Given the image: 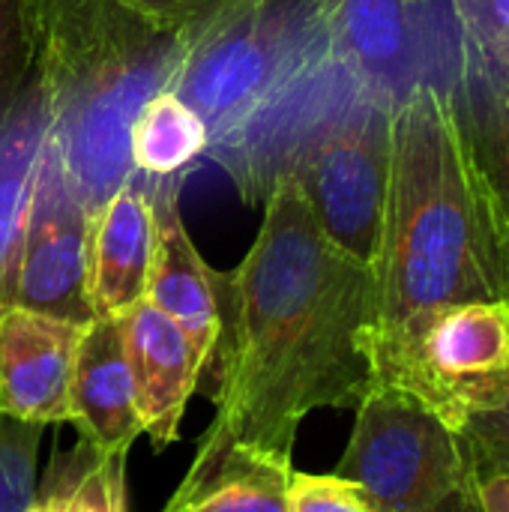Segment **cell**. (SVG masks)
<instances>
[{
	"instance_id": "1",
	"label": "cell",
	"mask_w": 509,
	"mask_h": 512,
	"mask_svg": "<svg viewBox=\"0 0 509 512\" xmlns=\"http://www.w3.org/2000/svg\"><path fill=\"white\" fill-rule=\"evenodd\" d=\"M219 342L198 390L213 420L195 456L246 447L291 459L318 408L354 411L372 390L375 276L318 228L282 174L246 258L216 273Z\"/></svg>"
},
{
	"instance_id": "2",
	"label": "cell",
	"mask_w": 509,
	"mask_h": 512,
	"mask_svg": "<svg viewBox=\"0 0 509 512\" xmlns=\"http://www.w3.org/2000/svg\"><path fill=\"white\" fill-rule=\"evenodd\" d=\"M372 363L432 312L509 300V258L492 195L453 93L417 84L393 111L381 246L372 267Z\"/></svg>"
},
{
	"instance_id": "3",
	"label": "cell",
	"mask_w": 509,
	"mask_h": 512,
	"mask_svg": "<svg viewBox=\"0 0 509 512\" xmlns=\"http://www.w3.org/2000/svg\"><path fill=\"white\" fill-rule=\"evenodd\" d=\"M249 204H264L288 174L324 237L354 261L375 267L390 153L393 108L369 99L330 57L315 63L240 129L210 144Z\"/></svg>"
},
{
	"instance_id": "4",
	"label": "cell",
	"mask_w": 509,
	"mask_h": 512,
	"mask_svg": "<svg viewBox=\"0 0 509 512\" xmlns=\"http://www.w3.org/2000/svg\"><path fill=\"white\" fill-rule=\"evenodd\" d=\"M189 39V27H162L126 0H78L39 42L45 138L90 213L132 177V120L168 87Z\"/></svg>"
},
{
	"instance_id": "5",
	"label": "cell",
	"mask_w": 509,
	"mask_h": 512,
	"mask_svg": "<svg viewBox=\"0 0 509 512\" xmlns=\"http://www.w3.org/2000/svg\"><path fill=\"white\" fill-rule=\"evenodd\" d=\"M327 57L318 0H237L192 30L165 90L195 108L219 144Z\"/></svg>"
},
{
	"instance_id": "6",
	"label": "cell",
	"mask_w": 509,
	"mask_h": 512,
	"mask_svg": "<svg viewBox=\"0 0 509 512\" xmlns=\"http://www.w3.org/2000/svg\"><path fill=\"white\" fill-rule=\"evenodd\" d=\"M333 474L357 483L375 512H480L459 435L414 399L372 387Z\"/></svg>"
},
{
	"instance_id": "7",
	"label": "cell",
	"mask_w": 509,
	"mask_h": 512,
	"mask_svg": "<svg viewBox=\"0 0 509 512\" xmlns=\"http://www.w3.org/2000/svg\"><path fill=\"white\" fill-rule=\"evenodd\" d=\"M372 387L396 390L450 432L495 408L509 390V300L432 312L372 363Z\"/></svg>"
},
{
	"instance_id": "8",
	"label": "cell",
	"mask_w": 509,
	"mask_h": 512,
	"mask_svg": "<svg viewBox=\"0 0 509 512\" xmlns=\"http://www.w3.org/2000/svg\"><path fill=\"white\" fill-rule=\"evenodd\" d=\"M93 213L72 189L63 162L42 138L18 243L0 273V303L69 321H93L87 297Z\"/></svg>"
},
{
	"instance_id": "9",
	"label": "cell",
	"mask_w": 509,
	"mask_h": 512,
	"mask_svg": "<svg viewBox=\"0 0 509 512\" xmlns=\"http://www.w3.org/2000/svg\"><path fill=\"white\" fill-rule=\"evenodd\" d=\"M330 60L375 102L396 105L429 78L417 0H318Z\"/></svg>"
},
{
	"instance_id": "10",
	"label": "cell",
	"mask_w": 509,
	"mask_h": 512,
	"mask_svg": "<svg viewBox=\"0 0 509 512\" xmlns=\"http://www.w3.org/2000/svg\"><path fill=\"white\" fill-rule=\"evenodd\" d=\"M87 324L0 303L3 417L45 429L69 423V387Z\"/></svg>"
},
{
	"instance_id": "11",
	"label": "cell",
	"mask_w": 509,
	"mask_h": 512,
	"mask_svg": "<svg viewBox=\"0 0 509 512\" xmlns=\"http://www.w3.org/2000/svg\"><path fill=\"white\" fill-rule=\"evenodd\" d=\"M180 177H153V258L147 276L144 300L168 315L195 345L204 372L216 354L219 342V297L216 270L207 267L195 249L177 204Z\"/></svg>"
},
{
	"instance_id": "12",
	"label": "cell",
	"mask_w": 509,
	"mask_h": 512,
	"mask_svg": "<svg viewBox=\"0 0 509 512\" xmlns=\"http://www.w3.org/2000/svg\"><path fill=\"white\" fill-rule=\"evenodd\" d=\"M117 327L135 381L141 429L156 450H165L180 438L186 402L201 384L204 363L192 339L147 300L123 312Z\"/></svg>"
},
{
	"instance_id": "13",
	"label": "cell",
	"mask_w": 509,
	"mask_h": 512,
	"mask_svg": "<svg viewBox=\"0 0 509 512\" xmlns=\"http://www.w3.org/2000/svg\"><path fill=\"white\" fill-rule=\"evenodd\" d=\"M141 171L93 213L87 297L93 318H120L147 294L153 258V195Z\"/></svg>"
},
{
	"instance_id": "14",
	"label": "cell",
	"mask_w": 509,
	"mask_h": 512,
	"mask_svg": "<svg viewBox=\"0 0 509 512\" xmlns=\"http://www.w3.org/2000/svg\"><path fill=\"white\" fill-rule=\"evenodd\" d=\"M69 423L78 441L114 456H126L135 438L144 435L117 318L87 324L69 387Z\"/></svg>"
},
{
	"instance_id": "15",
	"label": "cell",
	"mask_w": 509,
	"mask_h": 512,
	"mask_svg": "<svg viewBox=\"0 0 509 512\" xmlns=\"http://www.w3.org/2000/svg\"><path fill=\"white\" fill-rule=\"evenodd\" d=\"M291 459L228 447L192 456L162 512H288Z\"/></svg>"
},
{
	"instance_id": "16",
	"label": "cell",
	"mask_w": 509,
	"mask_h": 512,
	"mask_svg": "<svg viewBox=\"0 0 509 512\" xmlns=\"http://www.w3.org/2000/svg\"><path fill=\"white\" fill-rule=\"evenodd\" d=\"M453 93L474 159L495 204L509 258V81L471 57L456 51V72L444 84Z\"/></svg>"
},
{
	"instance_id": "17",
	"label": "cell",
	"mask_w": 509,
	"mask_h": 512,
	"mask_svg": "<svg viewBox=\"0 0 509 512\" xmlns=\"http://www.w3.org/2000/svg\"><path fill=\"white\" fill-rule=\"evenodd\" d=\"M27 512H126V456L57 447Z\"/></svg>"
},
{
	"instance_id": "18",
	"label": "cell",
	"mask_w": 509,
	"mask_h": 512,
	"mask_svg": "<svg viewBox=\"0 0 509 512\" xmlns=\"http://www.w3.org/2000/svg\"><path fill=\"white\" fill-rule=\"evenodd\" d=\"M207 144L210 138L204 120L171 90L150 96L129 129L132 165L147 177L186 180L195 159L207 153Z\"/></svg>"
},
{
	"instance_id": "19",
	"label": "cell",
	"mask_w": 509,
	"mask_h": 512,
	"mask_svg": "<svg viewBox=\"0 0 509 512\" xmlns=\"http://www.w3.org/2000/svg\"><path fill=\"white\" fill-rule=\"evenodd\" d=\"M45 138V111L36 84L18 99L15 111L0 126V273L18 243L39 147Z\"/></svg>"
},
{
	"instance_id": "20",
	"label": "cell",
	"mask_w": 509,
	"mask_h": 512,
	"mask_svg": "<svg viewBox=\"0 0 509 512\" xmlns=\"http://www.w3.org/2000/svg\"><path fill=\"white\" fill-rule=\"evenodd\" d=\"M45 426L0 414V512H27L36 492V456Z\"/></svg>"
},
{
	"instance_id": "21",
	"label": "cell",
	"mask_w": 509,
	"mask_h": 512,
	"mask_svg": "<svg viewBox=\"0 0 509 512\" xmlns=\"http://www.w3.org/2000/svg\"><path fill=\"white\" fill-rule=\"evenodd\" d=\"M459 48L492 69L509 66V0H447Z\"/></svg>"
},
{
	"instance_id": "22",
	"label": "cell",
	"mask_w": 509,
	"mask_h": 512,
	"mask_svg": "<svg viewBox=\"0 0 509 512\" xmlns=\"http://www.w3.org/2000/svg\"><path fill=\"white\" fill-rule=\"evenodd\" d=\"M456 435L477 483L509 474V390L495 408L468 417Z\"/></svg>"
},
{
	"instance_id": "23",
	"label": "cell",
	"mask_w": 509,
	"mask_h": 512,
	"mask_svg": "<svg viewBox=\"0 0 509 512\" xmlns=\"http://www.w3.org/2000/svg\"><path fill=\"white\" fill-rule=\"evenodd\" d=\"M33 84V48L21 0H0V126Z\"/></svg>"
},
{
	"instance_id": "24",
	"label": "cell",
	"mask_w": 509,
	"mask_h": 512,
	"mask_svg": "<svg viewBox=\"0 0 509 512\" xmlns=\"http://www.w3.org/2000/svg\"><path fill=\"white\" fill-rule=\"evenodd\" d=\"M288 512H375L363 489L339 474L291 471Z\"/></svg>"
},
{
	"instance_id": "25",
	"label": "cell",
	"mask_w": 509,
	"mask_h": 512,
	"mask_svg": "<svg viewBox=\"0 0 509 512\" xmlns=\"http://www.w3.org/2000/svg\"><path fill=\"white\" fill-rule=\"evenodd\" d=\"M132 9H138L141 15L153 18L162 27H201L204 21H210L216 12H222L225 6L237 3V0H126Z\"/></svg>"
},
{
	"instance_id": "26",
	"label": "cell",
	"mask_w": 509,
	"mask_h": 512,
	"mask_svg": "<svg viewBox=\"0 0 509 512\" xmlns=\"http://www.w3.org/2000/svg\"><path fill=\"white\" fill-rule=\"evenodd\" d=\"M78 0H21V15H24V27H27V39L36 57L39 42L45 39V33L51 30V24Z\"/></svg>"
},
{
	"instance_id": "27",
	"label": "cell",
	"mask_w": 509,
	"mask_h": 512,
	"mask_svg": "<svg viewBox=\"0 0 509 512\" xmlns=\"http://www.w3.org/2000/svg\"><path fill=\"white\" fill-rule=\"evenodd\" d=\"M477 507L480 512H509V474L477 483Z\"/></svg>"
},
{
	"instance_id": "28",
	"label": "cell",
	"mask_w": 509,
	"mask_h": 512,
	"mask_svg": "<svg viewBox=\"0 0 509 512\" xmlns=\"http://www.w3.org/2000/svg\"><path fill=\"white\" fill-rule=\"evenodd\" d=\"M489 69H492V66H489ZM495 72H501V75L509 81V66H504V69H495Z\"/></svg>"
}]
</instances>
